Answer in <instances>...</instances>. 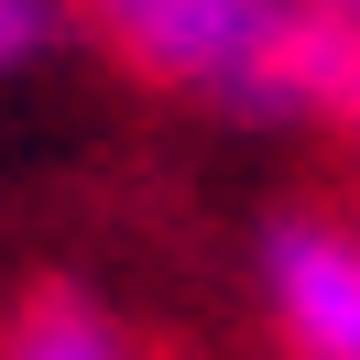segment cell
<instances>
[{"label": "cell", "mask_w": 360, "mask_h": 360, "mask_svg": "<svg viewBox=\"0 0 360 360\" xmlns=\"http://www.w3.org/2000/svg\"><path fill=\"white\" fill-rule=\"evenodd\" d=\"M77 44V0H0V77H33Z\"/></svg>", "instance_id": "obj_4"}, {"label": "cell", "mask_w": 360, "mask_h": 360, "mask_svg": "<svg viewBox=\"0 0 360 360\" xmlns=\"http://www.w3.org/2000/svg\"><path fill=\"white\" fill-rule=\"evenodd\" d=\"M251 284L284 360H360V229L328 207H273L251 229Z\"/></svg>", "instance_id": "obj_2"}, {"label": "cell", "mask_w": 360, "mask_h": 360, "mask_svg": "<svg viewBox=\"0 0 360 360\" xmlns=\"http://www.w3.org/2000/svg\"><path fill=\"white\" fill-rule=\"evenodd\" d=\"M0 360H131V328L88 284H33L0 316Z\"/></svg>", "instance_id": "obj_3"}, {"label": "cell", "mask_w": 360, "mask_h": 360, "mask_svg": "<svg viewBox=\"0 0 360 360\" xmlns=\"http://www.w3.org/2000/svg\"><path fill=\"white\" fill-rule=\"evenodd\" d=\"M77 33L120 77L197 98L219 120L360 131V33L328 0H77Z\"/></svg>", "instance_id": "obj_1"}, {"label": "cell", "mask_w": 360, "mask_h": 360, "mask_svg": "<svg viewBox=\"0 0 360 360\" xmlns=\"http://www.w3.org/2000/svg\"><path fill=\"white\" fill-rule=\"evenodd\" d=\"M328 11H338V22H349V33H360V0H328Z\"/></svg>", "instance_id": "obj_5"}]
</instances>
